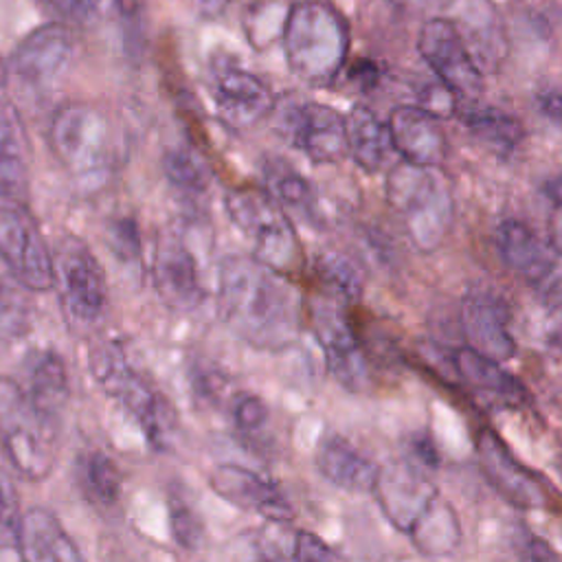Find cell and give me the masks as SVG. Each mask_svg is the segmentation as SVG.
I'll use <instances>...</instances> for the list:
<instances>
[{"instance_id":"obj_29","label":"cell","mask_w":562,"mask_h":562,"mask_svg":"<svg viewBox=\"0 0 562 562\" xmlns=\"http://www.w3.org/2000/svg\"><path fill=\"white\" fill-rule=\"evenodd\" d=\"M31 397L57 417L70 393L64 358L53 349H37L26 356L24 384Z\"/></svg>"},{"instance_id":"obj_37","label":"cell","mask_w":562,"mask_h":562,"mask_svg":"<svg viewBox=\"0 0 562 562\" xmlns=\"http://www.w3.org/2000/svg\"><path fill=\"white\" fill-rule=\"evenodd\" d=\"M512 547L518 562H562L560 553L551 547V542L525 525H518L514 529Z\"/></svg>"},{"instance_id":"obj_21","label":"cell","mask_w":562,"mask_h":562,"mask_svg":"<svg viewBox=\"0 0 562 562\" xmlns=\"http://www.w3.org/2000/svg\"><path fill=\"white\" fill-rule=\"evenodd\" d=\"M494 241L503 263L522 281L538 285L555 268V250L527 222L507 217L494 231Z\"/></svg>"},{"instance_id":"obj_39","label":"cell","mask_w":562,"mask_h":562,"mask_svg":"<svg viewBox=\"0 0 562 562\" xmlns=\"http://www.w3.org/2000/svg\"><path fill=\"white\" fill-rule=\"evenodd\" d=\"M108 244L119 259H138L140 237L138 226L130 217H119L108 226Z\"/></svg>"},{"instance_id":"obj_24","label":"cell","mask_w":562,"mask_h":562,"mask_svg":"<svg viewBox=\"0 0 562 562\" xmlns=\"http://www.w3.org/2000/svg\"><path fill=\"white\" fill-rule=\"evenodd\" d=\"M316 468L334 487L351 494H371L378 468L351 441L340 435H325L316 448Z\"/></svg>"},{"instance_id":"obj_6","label":"cell","mask_w":562,"mask_h":562,"mask_svg":"<svg viewBox=\"0 0 562 562\" xmlns=\"http://www.w3.org/2000/svg\"><path fill=\"white\" fill-rule=\"evenodd\" d=\"M94 382L116 400L156 448H167L176 430V413L167 397L132 364L116 340H99L88 351Z\"/></svg>"},{"instance_id":"obj_15","label":"cell","mask_w":562,"mask_h":562,"mask_svg":"<svg viewBox=\"0 0 562 562\" xmlns=\"http://www.w3.org/2000/svg\"><path fill=\"white\" fill-rule=\"evenodd\" d=\"M459 316L470 349L498 362L516 356L518 345L512 331V314L503 296L490 288L470 290L461 301Z\"/></svg>"},{"instance_id":"obj_35","label":"cell","mask_w":562,"mask_h":562,"mask_svg":"<svg viewBox=\"0 0 562 562\" xmlns=\"http://www.w3.org/2000/svg\"><path fill=\"white\" fill-rule=\"evenodd\" d=\"M231 417L239 435L257 437L270 424V408L257 393H237L231 404Z\"/></svg>"},{"instance_id":"obj_11","label":"cell","mask_w":562,"mask_h":562,"mask_svg":"<svg viewBox=\"0 0 562 562\" xmlns=\"http://www.w3.org/2000/svg\"><path fill=\"white\" fill-rule=\"evenodd\" d=\"M0 259L26 290L53 288V248L18 198H0Z\"/></svg>"},{"instance_id":"obj_43","label":"cell","mask_w":562,"mask_h":562,"mask_svg":"<svg viewBox=\"0 0 562 562\" xmlns=\"http://www.w3.org/2000/svg\"><path fill=\"white\" fill-rule=\"evenodd\" d=\"M61 13L88 22L99 15H105L110 9H116V0H50Z\"/></svg>"},{"instance_id":"obj_7","label":"cell","mask_w":562,"mask_h":562,"mask_svg":"<svg viewBox=\"0 0 562 562\" xmlns=\"http://www.w3.org/2000/svg\"><path fill=\"white\" fill-rule=\"evenodd\" d=\"M233 226L250 241L252 257L279 274H290L301 263V241L285 209L259 187H235L224 195Z\"/></svg>"},{"instance_id":"obj_9","label":"cell","mask_w":562,"mask_h":562,"mask_svg":"<svg viewBox=\"0 0 562 562\" xmlns=\"http://www.w3.org/2000/svg\"><path fill=\"white\" fill-rule=\"evenodd\" d=\"M53 290L72 327L88 329L105 316L110 303L105 272L77 235H64L53 248Z\"/></svg>"},{"instance_id":"obj_13","label":"cell","mask_w":562,"mask_h":562,"mask_svg":"<svg viewBox=\"0 0 562 562\" xmlns=\"http://www.w3.org/2000/svg\"><path fill=\"white\" fill-rule=\"evenodd\" d=\"M417 53L435 79L457 97L476 99L483 92V72L472 59L457 24L450 18H428L417 33Z\"/></svg>"},{"instance_id":"obj_5","label":"cell","mask_w":562,"mask_h":562,"mask_svg":"<svg viewBox=\"0 0 562 562\" xmlns=\"http://www.w3.org/2000/svg\"><path fill=\"white\" fill-rule=\"evenodd\" d=\"M57 417L11 378H0V448L29 481L46 479L57 463Z\"/></svg>"},{"instance_id":"obj_16","label":"cell","mask_w":562,"mask_h":562,"mask_svg":"<svg viewBox=\"0 0 562 562\" xmlns=\"http://www.w3.org/2000/svg\"><path fill=\"white\" fill-rule=\"evenodd\" d=\"M72 50L75 42L64 24H42L24 35L13 48L9 72L31 88H46L66 72Z\"/></svg>"},{"instance_id":"obj_25","label":"cell","mask_w":562,"mask_h":562,"mask_svg":"<svg viewBox=\"0 0 562 562\" xmlns=\"http://www.w3.org/2000/svg\"><path fill=\"white\" fill-rule=\"evenodd\" d=\"M481 72H496L507 57V35L501 18L485 0H474L463 9L461 20H452Z\"/></svg>"},{"instance_id":"obj_14","label":"cell","mask_w":562,"mask_h":562,"mask_svg":"<svg viewBox=\"0 0 562 562\" xmlns=\"http://www.w3.org/2000/svg\"><path fill=\"white\" fill-rule=\"evenodd\" d=\"M476 457L483 476L509 505L527 512L549 507L551 496L540 476L518 461L492 428L479 430Z\"/></svg>"},{"instance_id":"obj_34","label":"cell","mask_w":562,"mask_h":562,"mask_svg":"<svg viewBox=\"0 0 562 562\" xmlns=\"http://www.w3.org/2000/svg\"><path fill=\"white\" fill-rule=\"evenodd\" d=\"M316 272L325 288L342 301H358L362 296V274L351 259L340 252H321L316 259Z\"/></svg>"},{"instance_id":"obj_49","label":"cell","mask_w":562,"mask_h":562,"mask_svg":"<svg viewBox=\"0 0 562 562\" xmlns=\"http://www.w3.org/2000/svg\"><path fill=\"white\" fill-rule=\"evenodd\" d=\"M542 195L551 206H562V173H555L542 182Z\"/></svg>"},{"instance_id":"obj_46","label":"cell","mask_w":562,"mask_h":562,"mask_svg":"<svg viewBox=\"0 0 562 562\" xmlns=\"http://www.w3.org/2000/svg\"><path fill=\"white\" fill-rule=\"evenodd\" d=\"M544 305H547L549 327L553 329L555 336H562V279H558L555 283L549 285Z\"/></svg>"},{"instance_id":"obj_1","label":"cell","mask_w":562,"mask_h":562,"mask_svg":"<svg viewBox=\"0 0 562 562\" xmlns=\"http://www.w3.org/2000/svg\"><path fill=\"white\" fill-rule=\"evenodd\" d=\"M217 314L244 342L263 351L290 347L299 336V303L283 279L252 255H228L217 270Z\"/></svg>"},{"instance_id":"obj_22","label":"cell","mask_w":562,"mask_h":562,"mask_svg":"<svg viewBox=\"0 0 562 562\" xmlns=\"http://www.w3.org/2000/svg\"><path fill=\"white\" fill-rule=\"evenodd\" d=\"M15 549L22 562H86L59 518L44 507L22 514Z\"/></svg>"},{"instance_id":"obj_4","label":"cell","mask_w":562,"mask_h":562,"mask_svg":"<svg viewBox=\"0 0 562 562\" xmlns=\"http://www.w3.org/2000/svg\"><path fill=\"white\" fill-rule=\"evenodd\" d=\"M384 191L411 244L424 255L435 252L454 222V198L443 169L400 160L389 169Z\"/></svg>"},{"instance_id":"obj_27","label":"cell","mask_w":562,"mask_h":562,"mask_svg":"<svg viewBox=\"0 0 562 562\" xmlns=\"http://www.w3.org/2000/svg\"><path fill=\"white\" fill-rule=\"evenodd\" d=\"M29 134L18 108L0 101V193L18 198L29 173Z\"/></svg>"},{"instance_id":"obj_20","label":"cell","mask_w":562,"mask_h":562,"mask_svg":"<svg viewBox=\"0 0 562 562\" xmlns=\"http://www.w3.org/2000/svg\"><path fill=\"white\" fill-rule=\"evenodd\" d=\"M393 151L413 165L441 167L448 156V136L441 119L424 108L395 105L386 119Z\"/></svg>"},{"instance_id":"obj_3","label":"cell","mask_w":562,"mask_h":562,"mask_svg":"<svg viewBox=\"0 0 562 562\" xmlns=\"http://www.w3.org/2000/svg\"><path fill=\"white\" fill-rule=\"evenodd\" d=\"M279 44L294 77L307 86H329L347 64L349 24L329 0H294Z\"/></svg>"},{"instance_id":"obj_45","label":"cell","mask_w":562,"mask_h":562,"mask_svg":"<svg viewBox=\"0 0 562 562\" xmlns=\"http://www.w3.org/2000/svg\"><path fill=\"white\" fill-rule=\"evenodd\" d=\"M533 103L542 119H547L551 125L562 127V88L558 86L538 88Z\"/></svg>"},{"instance_id":"obj_26","label":"cell","mask_w":562,"mask_h":562,"mask_svg":"<svg viewBox=\"0 0 562 562\" xmlns=\"http://www.w3.org/2000/svg\"><path fill=\"white\" fill-rule=\"evenodd\" d=\"M345 132L347 156H351L364 173H378L384 167L389 151H393L386 121H382L369 105L358 103L345 114Z\"/></svg>"},{"instance_id":"obj_32","label":"cell","mask_w":562,"mask_h":562,"mask_svg":"<svg viewBox=\"0 0 562 562\" xmlns=\"http://www.w3.org/2000/svg\"><path fill=\"white\" fill-rule=\"evenodd\" d=\"M79 483L86 496L101 505H114L121 496V470L112 457L92 450L79 459Z\"/></svg>"},{"instance_id":"obj_41","label":"cell","mask_w":562,"mask_h":562,"mask_svg":"<svg viewBox=\"0 0 562 562\" xmlns=\"http://www.w3.org/2000/svg\"><path fill=\"white\" fill-rule=\"evenodd\" d=\"M24 327L22 299L0 281V334H20Z\"/></svg>"},{"instance_id":"obj_2","label":"cell","mask_w":562,"mask_h":562,"mask_svg":"<svg viewBox=\"0 0 562 562\" xmlns=\"http://www.w3.org/2000/svg\"><path fill=\"white\" fill-rule=\"evenodd\" d=\"M384 518L426 555H450L461 544V522L454 507L426 479L413 459L378 468L371 490Z\"/></svg>"},{"instance_id":"obj_31","label":"cell","mask_w":562,"mask_h":562,"mask_svg":"<svg viewBox=\"0 0 562 562\" xmlns=\"http://www.w3.org/2000/svg\"><path fill=\"white\" fill-rule=\"evenodd\" d=\"M290 0H255L244 11L241 26L246 40L257 50H268L272 44L281 42L285 18L290 11Z\"/></svg>"},{"instance_id":"obj_36","label":"cell","mask_w":562,"mask_h":562,"mask_svg":"<svg viewBox=\"0 0 562 562\" xmlns=\"http://www.w3.org/2000/svg\"><path fill=\"white\" fill-rule=\"evenodd\" d=\"M22 512L18 507L15 490L0 468V549H15Z\"/></svg>"},{"instance_id":"obj_12","label":"cell","mask_w":562,"mask_h":562,"mask_svg":"<svg viewBox=\"0 0 562 562\" xmlns=\"http://www.w3.org/2000/svg\"><path fill=\"white\" fill-rule=\"evenodd\" d=\"M307 318L331 378L351 393L364 391L369 384V364L342 307L334 299H312Z\"/></svg>"},{"instance_id":"obj_33","label":"cell","mask_w":562,"mask_h":562,"mask_svg":"<svg viewBox=\"0 0 562 562\" xmlns=\"http://www.w3.org/2000/svg\"><path fill=\"white\" fill-rule=\"evenodd\" d=\"M165 178L173 189L187 195H202L209 189L211 171L204 158L189 147H173L162 156Z\"/></svg>"},{"instance_id":"obj_47","label":"cell","mask_w":562,"mask_h":562,"mask_svg":"<svg viewBox=\"0 0 562 562\" xmlns=\"http://www.w3.org/2000/svg\"><path fill=\"white\" fill-rule=\"evenodd\" d=\"M184 7L200 20H215L224 15L231 0H182Z\"/></svg>"},{"instance_id":"obj_18","label":"cell","mask_w":562,"mask_h":562,"mask_svg":"<svg viewBox=\"0 0 562 562\" xmlns=\"http://www.w3.org/2000/svg\"><path fill=\"white\" fill-rule=\"evenodd\" d=\"M211 490L226 503L259 514L272 522H290L292 505L283 490L268 476L237 463H220L209 474Z\"/></svg>"},{"instance_id":"obj_40","label":"cell","mask_w":562,"mask_h":562,"mask_svg":"<svg viewBox=\"0 0 562 562\" xmlns=\"http://www.w3.org/2000/svg\"><path fill=\"white\" fill-rule=\"evenodd\" d=\"M292 562H336V555L323 538L301 529L292 542Z\"/></svg>"},{"instance_id":"obj_17","label":"cell","mask_w":562,"mask_h":562,"mask_svg":"<svg viewBox=\"0 0 562 562\" xmlns=\"http://www.w3.org/2000/svg\"><path fill=\"white\" fill-rule=\"evenodd\" d=\"M211 97L217 116L233 130L257 125L261 119L270 116L274 105L268 83L235 64H220L213 70Z\"/></svg>"},{"instance_id":"obj_30","label":"cell","mask_w":562,"mask_h":562,"mask_svg":"<svg viewBox=\"0 0 562 562\" xmlns=\"http://www.w3.org/2000/svg\"><path fill=\"white\" fill-rule=\"evenodd\" d=\"M263 180L266 191L283 206L299 215H303L310 222H316L318 217V202L316 191L312 182L290 162L281 158H268L263 162Z\"/></svg>"},{"instance_id":"obj_28","label":"cell","mask_w":562,"mask_h":562,"mask_svg":"<svg viewBox=\"0 0 562 562\" xmlns=\"http://www.w3.org/2000/svg\"><path fill=\"white\" fill-rule=\"evenodd\" d=\"M461 123L472 138L503 158L518 151L525 140L522 123L514 114L494 105L465 108V112H461Z\"/></svg>"},{"instance_id":"obj_42","label":"cell","mask_w":562,"mask_h":562,"mask_svg":"<svg viewBox=\"0 0 562 562\" xmlns=\"http://www.w3.org/2000/svg\"><path fill=\"white\" fill-rule=\"evenodd\" d=\"M171 525H173V538L187 547V549H195L202 536L200 522L195 518V514L184 507V505H176L171 512Z\"/></svg>"},{"instance_id":"obj_44","label":"cell","mask_w":562,"mask_h":562,"mask_svg":"<svg viewBox=\"0 0 562 562\" xmlns=\"http://www.w3.org/2000/svg\"><path fill=\"white\" fill-rule=\"evenodd\" d=\"M241 553H244V562H292V553L290 555L281 553L279 544L263 536L250 538Z\"/></svg>"},{"instance_id":"obj_38","label":"cell","mask_w":562,"mask_h":562,"mask_svg":"<svg viewBox=\"0 0 562 562\" xmlns=\"http://www.w3.org/2000/svg\"><path fill=\"white\" fill-rule=\"evenodd\" d=\"M419 108H424L426 112L435 114L437 119H446V116H454L459 110V97L446 88L441 81H432V83H424L417 90V103Z\"/></svg>"},{"instance_id":"obj_10","label":"cell","mask_w":562,"mask_h":562,"mask_svg":"<svg viewBox=\"0 0 562 562\" xmlns=\"http://www.w3.org/2000/svg\"><path fill=\"white\" fill-rule=\"evenodd\" d=\"M274 132L314 165H331L347 156L345 114L334 105L285 94L270 110Z\"/></svg>"},{"instance_id":"obj_50","label":"cell","mask_w":562,"mask_h":562,"mask_svg":"<svg viewBox=\"0 0 562 562\" xmlns=\"http://www.w3.org/2000/svg\"><path fill=\"white\" fill-rule=\"evenodd\" d=\"M395 4H406V7H419V4H428L430 0H391Z\"/></svg>"},{"instance_id":"obj_51","label":"cell","mask_w":562,"mask_h":562,"mask_svg":"<svg viewBox=\"0 0 562 562\" xmlns=\"http://www.w3.org/2000/svg\"><path fill=\"white\" fill-rule=\"evenodd\" d=\"M0 75H2V64H0Z\"/></svg>"},{"instance_id":"obj_48","label":"cell","mask_w":562,"mask_h":562,"mask_svg":"<svg viewBox=\"0 0 562 562\" xmlns=\"http://www.w3.org/2000/svg\"><path fill=\"white\" fill-rule=\"evenodd\" d=\"M549 244L555 255H562V206H553L549 220Z\"/></svg>"},{"instance_id":"obj_8","label":"cell","mask_w":562,"mask_h":562,"mask_svg":"<svg viewBox=\"0 0 562 562\" xmlns=\"http://www.w3.org/2000/svg\"><path fill=\"white\" fill-rule=\"evenodd\" d=\"M48 143L75 180L88 189L103 184L112 165V127L99 108L61 105L50 119Z\"/></svg>"},{"instance_id":"obj_23","label":"cell","mask_w":562,"mask_h":562,"mask_svg":"<svg viewBox=\"0 0 562 562\" xmlns=\"http://www.w3.org/2000/svg\"><path fill=\"white\" fill-rule=\"evenodd\" d=\"M452 367L468 386L487 400L503 406H522L529 402L527 386L514 373H509L503 362L492 360L468 345L452 351Z\"/></svg>"},{"instance_id":"obj_19","label":"cell","mask_w":562,"mask_h":562,"mask_svg":"<svg viewBox=\"0 0 562 562\" xmlns=\"http://www.w3.org/2000/svg\"><path fill=\"white\" fill-rule=\"evenodd\" d=\"M151 279L165 305L191 312L204 301V283L193 250L176 235L160 237L151 259Z\"/></svg>"}]
</instances>
